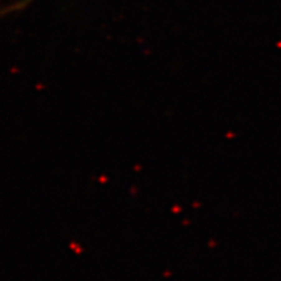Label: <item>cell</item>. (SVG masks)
Wrapping results in <instances>:
<instances>
[{
  "label": "cell",
  "instance_id": "1",
  "mask_svg": "<svg viewBox=\"0 0 281 281\" xmlns=\"http://www.w3.org/2000/svg\"><path fill=\"white\" fill-rule=\"evenodd\" d=\"M31 1H33V0H19L12 8H13V10H22L24 7H26V6L28 5Z\"/></svg>",
  "mask_w": 281,
  "mask_h": 281
}]
</instances>
